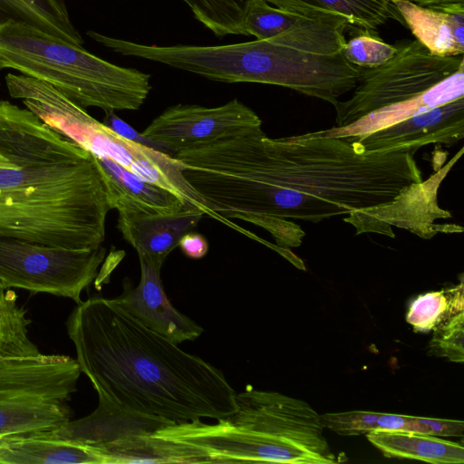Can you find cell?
Wrapping results in <instances>:
<instances>
[{"label":"cell","mask_w":464,"mask_h":464,"mask_svg":"<svg viewBox=\"0 0 464 464\" xmlns=\"http://www.w3.org/2000/svg\"><path fill=\"white\" fill-rule=\"evenodd\" d=\"M276 7L295 11H324L345 17L352 26L375 31L389 20L403 26L404 20L392 0H265Z\"/></svg>","instance_id":"obj_23"},{"label":"cell","mask_w":464,"mask_h":464,"mask_svg":"<svg viewBox=\"0 0 464 464\" xmlns=\"http://www.w3.org/2000/svg\"><path fill=\"white\" fill-rule=\"evenodd\" d=\"M10 164L8 158L0 150V168L6 167Z\"/></svg>","instance_id":"obj_33"},{"label":"cell","mask_w":464,"mask_h":464,"mask_svg":"<svg viewBox=\"0 0 464 464\" xmlns=\"http://www.w3.org/2000/svg\"><path fill=\"white\" fill-rule=\"evenodd\" d=\"M140 279L133 286L130 278L122 282V293L112 300L149 329L180 343L194 341L203 328L177 310L168 299L160 279L161 267L139 258Z\"/></svg>","instance_id":"obj_14"},{"label":"cell","mask_w":464,"mask_h":464,"mask_svg":"<svg viewBox=\"0 0 464 464\" xmlns=\"http://www.w3.org/2000/svg\"><path fill=\"white\" fill-rule=\"evenodd\" d=\"M0 236L73 250L105 240L112 209L94 157L31 111L0 100Z\"/></svg>","instance_id":"obj_3"},{"label":"cell","mask_w":464,"mask_h":464,"mask_svg":"<svg viewBox=\"0 0 464 464\" xmlns=\"http://www.w3.org/2000/svg\"><path fill=\"white\" fill-rule=\"evenodd\" d=\"M237 410L226 419L283 448L294 464L338 462L324 435L319 414L306 401L248 386L236 394Z\"/></svg>","instance_id":"obj_9"},{"label":"cell","mask_w":464,"mask_h":464,"mask_svg":"<svg viewBox=\"0 0 464 464\" xmlns=\"http://www.w3.org/2000/svg\"><path fill=\"white\" fill-rule=\"evenodd\" d=\"M178 246L186 256L193 259L204 257L208 251L206 237L193 230L183 235Z\"/></svg>","instance_id":"obj_31"},{"label":"cell","mask_w":464,"mask_h":464,"mask_svg":"<svg viewBox=\"0 0 464 464\" xmlns=\"http://www.w3.org/2000/svg\"><path fill=\"white\" fill-rule=\"evenodd\" d=\"M175 424L160 418L135 415L99 403L90 415L70 420L54 430L44 432L53 438L98 445L132 435L153 433Z\"/></svg>","instance_id":"obj_18"},{"label":"cell","mask_w":464,"mask_h":464,"mask_svg":"<svg viewBox=\"0 0 464 464\" xmlns=\"http://www.w3.org/2000/svg\"><path fill=\"white\" fill-rule=\"evenodd\" d=\"M82 372L63 354L0 356V441L44 433L71 420Z\"/></svg>","instance_id":"obj_7"},{"label":"cell","mask_w":464,"mask_h":464,"mask_svg":"<svg viewBox=\"0 0 464 464\" xmlns=\"http://www.w3.org/2000/svg\"><path fill=\"white\" fill-rule=\"evenodd\" d=\"M8 22L28 24L77 46L84 43L64 0H0V25Z\"/></svg>","instance_id":"obj_24"},{"label":"cell","mask_w":464,"mask_h":464,"mask_svg":"<svg viewBox=\"0 0 464 464\" xmlns=\"http://www.w3.org/2000/svg\"><path fill=\"white\" fill-rule=\"evenodd\" d=\"M464 137V98L360 137H344L361 151H409L430 143L454 145Z\"/></svg>","instance_id":"obj_13"},{"label":"cell","mask_w":464,"mask_h":464,"mask_svg":"<svg viewBox=\"0 0 464 464\" xmlns=\"http://www.w3.org/2000/svg\"><path fill=\"white\" fill-rule=\"evenodd\" d=\"M463 281L459 285L419 295L411 304L406 321L418 332H429L464 311Z\"/></svg>","instance_id":"obj_25"},{"label":"cell","mask_w":464,"mask_h":464,"mask_svg":"<svg viewBox=\"0 0 464 464\" xmlns=\"http://www.w3.org/2000/svg\"><path fill=\"white\" fill-rule=\"evenodd\" d=\"M66 327L101 404L172 423L218 420L237 410V392L219 369L149 329L112 298L81 301Z\"/></svg>","instance_id":"obj_2"},{"label":"cell","mask_w":464,"mask_h":464,"mask_svg":"<svg viewBox=\"0 0 464 464\" xmlns=\"http://www.w3.org/2000/svg\"><path fill=\"white\" fill-rule=\"evenodd\" d=\"M102 123H104L106 126L111 128L112 130L120 134L121 136L140 143L142 145L150 147L154 150L165 152L167 154L170 153L169 150L162 145L156 143L154 141L150 140L149 139L145 138L141 133L138 132L136 130H134L131 126H130L128 123H126L124 121H122L121 118H119L114 111H107L105 112V117L103 119Z\"/></svg>","instance_id":"obj_30"},{"label":"cell","mask_w":464,"mask_h":464,"mask_svg":"<svg viewBox=\"0 0 464 464\" xmlns=\"http://www.w3.org/2000/svg\"><path fill=\"white\" fill-rule=\"evenodd\" d=\"M463 153L461 148L450 160L426 180L406 187L392 201L372 208L351 212L343 221L355 228V234L377 233L394 237L392 227L403 228L429 239L440 232H462L456 225L434 224L451 218L450 212L438 204L439 188Z\"/></svg>","instance_id":"obj_11"},{"label":"cell","mask_w":464,"mask_h":464,"mask_svg":"<svg viewBox=\"0 0 464 464\" xmlns=\"http://www.w3.org/2000/svg\"><path fill=\"white\" fill-rule=\"evenodd\" d=\"M372 32L361 29V34L345 43L342 53L351 64L362 68H375L388 62L397 53V45L383 42Z\"/></svg>","instance_id":"obj_28"},{"label":"cell","mask_w":464,"mask_h":464,"mask_svg":"<svg viewBox=\"0 0 464 464\" xmlns=\"http://www.w3.org/2000/svg\"><path fill=\"white\" fill-rule=\"evenodd\" d=\"M367 440L386 457L417 459L433 464H462V444L437 436L400 430H372Z\"/></svg>","instance_id":"obj_22"},{"label":"cell","mask_w":464,"mask_h":464,"mask_svg":"<svg viewBox=\"0 0 464 464\" xmlns=\"http://www.w3.org/2000/svg\"><path fill=\"white\" fill-rule=\"evenodd\" d=\"M31 324L26 310L17 302L15 292L0 297V356H26L39 353L29 337Z\"/></svg>","instance_id":"obj_27"},{"label":"cell","mask_w":464,"mask_h":464,"mask_svg":"<svg viewBox=\"0 0 464 464\" xmlns=\"http://www.w3.org/2000/svg\"><path fill=\"white\" fill-rule=\"evenodd\" d=\"M464 311L453 315L433 329L429 353L445 357L453 362H464Z\"/></svg>","instance_id":"obj_29"},{"label":"cell","mask_w":464,"mask_h":464,"mask_svg":"<svg viewBox=\"0 0 464 464\" xmlns=\"http://www.w3.org/2000/svg\"><path fill=\"white\" fill-rule=\"evenodd\" d=\"M44 82L78 105L105 112L140 109L150 75L109 63L25 23L0 25V70Z\"/></svg>","instance_id":"obj_5"},{"label":"cell","mask_w":464,"mask_h":464,"mask_svg":"<svg viewBox=\"0 0 464 464\" xmlns=\"http://www.w3.org/2000/svg\"><path fill=\"white\" fill-rule=\"evenodd\" d=\"M93 446L104 464L214 463L204 449L154 433L132 435Z\"/></svg>","instance_id":"obj_19"},{"label":"cell","mask_w":464,"mask_h":464,"mask_svg":"<svg viewBox=\"0 0 464 464\" xmlns=\"http://www.w3.org/2000/svg\"><path fill=\"white\" fill-rule=\"evenodd\" d=\"M5 81L10 97L21 100L44 123L92 156L108 158L142 180L176 195L185 205L210 214L173 156L121 136L44 82L14 73H7Z\"/></svg>","instance_id":"obj_6"},{"label":"cell","mask_w":464,"mask_h":464,"mask_svg":"<svg viewBox=\"0 0 464 464\" xmlns=\"http://www.w3.org/2000/svg\"><path fill=\"white\" fill-rule=\"evenodd\" d=\"M104 464L93 445L37 433L0 441V464Z\"/></svg>","instance_id":"obj_21"},{"label":"cell","mask_w":464,"mask_h":464,"mask_svg":"<svg viewBox=\"0 0 464 464\" xmlns=\"http://www.w3.org/2000/svg\"><path fill=\"white\" fill-rule=\"evenodd\" d=\"M94 160L103 178L111 208L118 212L140 210L167 214L189 207L176 195L142 180L108 158L94 157Z\"/></svg>","instance_id":"obj_20"},{"label":"cell","mask_w":464,"mask_h":464,"mask_svg":"<svg viewBox=\"0 0 464 464\" xmlns=\"http://www.w3.org/2000/svg\"><path fill=\"white\" fill-rule=\"evenodd\" d=\"M118 213L117 227L123 238L137 251L139 258L159 267L178 246L181 237L193 230L205 216L193 207L167 214L140 210Z\"/></svg>","instance_id":"obj_15"},{"label":"cell","mask_w":464,"mask_h":464,"mask_svg":"<svg viewBox=\"0 0 464 464\" xmlns=\"http://www.w3.org/2000/svg\"><path fill=\"white\" fill-rule=\"evenodd\" d=\"M416 40L438 56L464 53V6L426 7L407 0H392Z\"/></svg>","instance_id":"obj_17"},{"label":"cell","mask_w":464,"mask_h":464,"mask_svg":"<svg viewBox=\"0 0 464 464\" xmlns=\"http://www.w3.org/2000/svg\"><path fill=\"white\" fill-rule=\"evenodd\" d=\"M87 35L114 53L157 62L223 82L278 85L334 105L351 92L358 69L342 53L322 55L272 39L227 45H146L94 31Z\"/></svg>","instance_id":"obj_4"},{"label":"cell","mask_w":464,"mask_h":464,"mask_svg":"<svg viewBox=\"0 0 464 464\" xmlns=\"http://www.w3.org/2000/svg\"><path fill=\"white\" fill-rule=\"evenodd\" d=\"M105 256L102 246L73 250L0 236V284L5 289L50 294L78 304Z\"/></svg>","instance_id":"obj_10"},{"label":"cell","mask_w":464,"mask_h":464,"mask_svg":"<svg viewBox=\"0 0 464 464\" xmlns=\"http://www.w3.org/2000/svg\"><path fill=\"white\" fill-rule=\"evenodd\" d=\"M395 55L375 68L359 67L353 93L334 107L335 127H345L375 111L420 100L464 79V57L438 56L417 40L397 44Z\"/></svg>","instance_id":"obj_8"},{"label":"cell","mask_w":464,"mask_h":464,"mask_svg":"<svg viewBox=\"0 0 464 464\" xmlns=\"http://www.w3.org/2000/svg\"><path fill=\"white\" fill-rule=\"evenodd\" d=\"M259 116L235 98L223 105L176 104L157 116L141 132L172 156L189 145L243 128L261 126Z\"/></svg>","instance_id":"obj_12"},{"label":"cell","mask_w":464,"mask_h":464,"mask_svg":"<svg viewBox=\"0 0 464 464\" xmlns=\"http://www.w3.org/2000/svg\"><path fill=\"white\" fill-rule=\"evenodd\" d=\"M195 18L216 36L246 35L245 19L254 0H183Z\"/></svg>","instance_id":"obj_26"},{"label":"cell","mask_w":464,"mask_h":464,"mask_svg":"<svg viewBox=\"0 0 464 464\" xmlns=\"http://www.w3.org/2000/svg\"><path fill=\"white\" fill-rule=\"evenodd\" d=\"M214 218L252 223L269 232L288 260L304 230L317 223L392 201L422 180L409 151H361L344 138L272 139L261 126L189 145L172 155Z\"/></svg>","instance_id":"obj_1"},{"label":"cell","mask_w":464,"mask_h":464,"mask_svg":"<svg viewBox=\"0 0 464 464\" xmlns=\"http://www.w3.org/2000/svg\"><path fill=\"white\" fill-rule=\"evenodd\" d=\"M324 428L341 436L365 435L372 430H400L432 436L463 437L464 422L458 420L396 413L350 411L321 414Z\"/></svg>","instance_id":"obj_16"},{"label":"cell","mask_w":464,"mask_h":464,"mask_svg":"<svg viewBox=\"0 0 464 464\" xmlns=\"http://www.w3.org/2000/svg\"><path fill=\"white\" fill-rule=\"evenodd\" d=\"M426 7L456 8L464 6V0H407Z\"/></svg>","instance_id":"obj_32"},{"label":"cell","mask_w":464,"mask_h":464,"mask_svg":"<svg viewBox=\"0 0 464 464\" xmlns=\"http://www.w3.org/2000/svg\"><path fill=\"white\" fill-rule=\"evenodd\" d=\"M9 292V289H5L2 286V285L0 284V297H4Z\"/></svg>","instance_id":"obj_34"}]
</instances>
